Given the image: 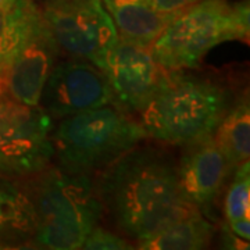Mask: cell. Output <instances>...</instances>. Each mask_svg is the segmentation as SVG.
<instances>
[{"instance_id": "1", "label": "cell", "mask_w": 250, "mask_h": 250, "mask_svg": "<svg viewBox=\"0 0 250 250\" xmlns=\"http://www.w3.org/2000/svg\"><path fill=\"white\" fill-rule=\"evenodd\" d=\"M98 175L95 187L103 211L132 241L196 208L182 197L177 161L153 146H135Z\"/></svg>"}, {"instance_id": "2", "label": "cell", "mask_w": 250, "mask_h": 250, "mask_svg": "<svg viewBox=\"0 0 250 250\" xmlns=\"http://www.w3.org/2000/svg\"><path fill=\"white\" fill-rule=\"evenodd\" d=\"M22 192L32 215V243L50 250L81 249L103 215L93 181L60 166L25 178Z\"/></svg>"}, {"instance_id": "3", "label": "cell", "mask_w": 250, "mask_h": 250, "mask_svg": "<svg viewBox=\"0 0 250 250\" xmlns=\"http://www.w3.org/2000/svg\"><path fill=\"white\" fill-rule=\"evenodd\" d=\"M231 107L228 92L218 82L168 71L152 99L139 111L146 136L184 146L211 135Z\"/></svg>"}, {"instance_id": "4", "label": "cell", "mask_w": 250, "mask_h": 250, "mask_svg": "<svg viewBox=\"0 0 250 250\" xmlns=\"http://www.w3.org/2000/svg\"><path fill=\"white\" fill-rule=\"evenodd\" d=\"M249 0H200L178 10L150 46L164 70L196 68L215 46L232 41H249Z\"/></svg>"}, {"instance_id": "5", "label": "cell", "mask_w": 250, "mask_h": 250, "mask_svg": "<svg viewBox=\"0 0 250 250\" xmlns=\"http://www.w3.org/2000/svg\"><path fill=\"white\" fill-rule=\"evenodd\" d=\"M7 14L0 59V99L38 106L62 50L35 0H16Z\"/></svg>"}, {"instance_id": "6", "label": "cell", "mask_w": 250, "mask_h": 250, "mask_svg": "<svg viewBox=\"0 0 250 250\" xmlns=\"http://www.w3.org/2000/svg\"><path fill=\"white\" fill-rule=\"evenodd\" d=\"M52 138L57 166L92 177L147 136L129 113L106 104L62 118Z\"/></svg>"}, {"instance_id": "7", "label": "cell", "mask_w": 250, "mask_h": 250, "mask_svg": "<svg viewBox=\"0 0 250 250\" xmlns=\"http://www.w3.org/2000/svg\"><path fill=\"white\" fill-rule=\"evenodd\" d=\"M39 7L62 52L104 68L118 32L102 0H46Z\"/></svg>"}, {"instance_id": "8", "label": "cell", "mask_w": 250, "mask_h": 250, "mask_svg": "<svg viewBox=\"0 0 250 250\" xmlns=\"http://www.w3.org/2000/svg\"><path fill=\"white\" fill-rule=\"evenodd\" d=\"M53 118L43 108L0 99V172L28 178L54 159Z\"/></svg>"}, {"instance_id": "9", "label": "cell", "mask_w": 250, "mask_h": 250, "mask_svg": "<svg viewBox=\"0 0 250 250\" xmlns=\"http://www.w3.org/2000/svg\"><path fill=\"white\" fill-rule=\"evenodd\" d=\"M106 104H113V98L103 70L72 57L56 62L39 99V106L56 120Z\"/></svg>"}, {"instance_id": "10", "label": "cell", "mask_w": 250, "mask_h": 250, "mask_svg": "<svg viewBox=\"0 0 250 250\" xmlns=\"http://www.w3.org/2000/svg\"><path fill=\"white\" fill-rule=\"evenodd\" d=\"M111 90L113 104L126 113H139L159 89L164 70L149 46L124 38L117 39L103 68Z\"/></svg>"}, {"instance_id": "11", "label": "cell", "mask_w": 250, "mask_h": 250, "mask_svg": "<svg viewBox=\"0 0 250 250\" xmlns=\"http://www.w3.org/2000/svg\"><path fill=\"white\" fill-rule=\"evenodd\" d=\"M182 197L197 210H207L221 193L232 167L215 145L213 134L184 145L177 161Z\"/></svg>"}, {"instance_id": "12", "label": "cell", "mask_w": 250, "mask_h": 250, "mask_svg": "<svg viewBox=\"0 0 250 250\" xmlns=\"http://www.w3.org/2000/svg\"><path fill=\"white\" fill-rule=\"evenodd\" d=\"M120 38L143 46H152L167 27L174 13H163L153 0H102Z\"/></svg>"}, {"instance_id": "13", "label": "cell", "mask_w": 250, "mask_h": 250, "mask_svg": "<svg viewBox=\"0 0 250 250\" xmlns=\"http://www.w3.org/2000/svg\"><path fill=\"white\" fill-rule=\"evenodd\" d=\"M213 236L214 227L200 210L190 208L139 239L138 245L145 250H199L208 248Z\"/></svg>"}, {"instance_id": "14", "label": "cell", "mask_w": 250, "mask_h": 250, "mask_svg": "<svg viewBox=\"0 0 250 250\" xmlns=\"http://www.w3.org/2000/svg\"><path fill=\"white\" fill-rule=\"evenodd\" d=\"M213 138L232 170L249 160L250 107L248 99H243L233 107H229L217 125Z\"/></svg>"}, {"instance_id": "15", "label": "cell", "mask_w": 250, "mask_h": 250, "mask_svg": "<svg viewBox=\"0 0 250 250\" xmlns=\"http://www.w3.org/2000/svg\"><path fill=\"white\" fill-rule=\"evenodd\" d=\"M34 224L22 188L0 178V235L32 243Z\"/></svg>"}, {"instance_id": "16", "label": "cell", "mask_w": 250, "mask_h": 250, "mask_svg": "<svg viewBox=\"0 0 250 250\" xmlns=\"http://www.w3.org/2000/svg\"><path fill=\"white\" fill-rule=\"evenodd\" d=\"M250 210V168L249 160L239 164L233 172L224 200V213L228 223L249 218Z\"/></svg>"}, {"instance_id": "17", "label": "cell", "mask_w": 250, "mask_h": 250, "mask_svg": "<svg viewBox=\"0 0 250 250\" xmlns=\"http://www.w3.org/2000/svg\"><path fill=\"white\" fill-rule=\"evenodd\" d=\"M81 249L86 250H125L132 249L129 242L124 236L108 231L102 227H93L92 231L88 233L85 241L82 243Z\"/></svg>"}, {"instance_id": "18", "label": "cell", "mask_w": 250, "mask_h": 250, "mask_svg": "<svg viewBox=\"0 0 250 250\" xmlns=\"http://www.w3.org/2000/svg\"><path fill=\"white\" fill-rule=\"evenodd\" d=\"M197 1H200V0H153L156 7L163 13H174V11L185 9Z\"/></svg>"}, {"instance_id": "19", "label": "cell", "mask_w": 250, "mask_h": 250, "mask_svg": "<svg viewBox=\"0 0 250 250\" xmlns=\"http://www.w3.org/2000/svg\"><path fill=\"white\" fill-rule=\"evenodd\" d=\"M229 227V231L239 238L241 241L248 242L249 243L250 239V220L249 218H241V220H236L232 223H228Z\"/></svg>"}, {"instance_id": "20", "label": "cell", "mask_w": 250, "mask_h": 250, "mask_svg": "<svg viewBox=\"0 0 250 250\" xmlns=\"http://www.w3.org/2000/svg\"><path fill=\"white\" fill-rule=\"evenodd\" d=\"M7 10H0V59H1L4 39H6V29H7V20H9Z\"/></svg>"}, {"instance_id": "21", "label": "cell", "mask_w": 250, "mask_h": 250, "mask_svg": "<svg viewBox=\"0 0 250 250\" xmlns=\"http://www.w3.org/2000/svg\"><path fill=\"white\" fill-rule=\"evenodd\" d=\"M16 0H0V10H7L13 6Z\"/></svg>"}, {"instance_id": "22", "label": "cell", "mask_w": 250, "mask_h": 250, "mask_svg": "<svg viewBox=\"0 0 250 250\" xmlns=\"http://www.w3.org/2000/svg\"><path fill=\"white\" fill-rule=\"evenodd\" d=\"M35 1L39 4V3H43V1H46V0H35Z\"/></svg>"}, {"instance_id": "23", "label": "cell", "mask_w": 250, "mask_h": 250, "mask_svg": "<svg viewBox=\"0 0 250 250\" xmlns=\"http://www.w3.org/2000/svg\"><path fill=\"white\" fill-rule=\"evenodd\" d=\"M0 249H1V246H0Z\"/></svg>"}]
</instances>
